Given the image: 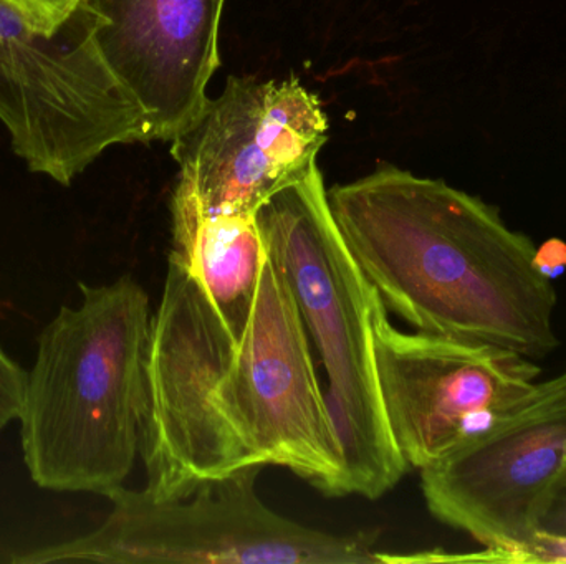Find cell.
I'll return each instance as SVG.
<instances>
[{
	"instance_id": "1",
	"label": "cell",
	"mask_w": 566,
	"mask_h": 564,
	"mask_svg": "<svg viewBox=\"0 0 566 564\" xmlns=\"http://www.w3.org/2000/svg\"><path fill=\"white\" fill-rule=\"evenodd\" d=\"M328 204L385 307L416 330L531 360L557 350L552 278L494 205L392 166L336 185Z\"/></svg>"
},
{
	"instance_id": "14",
	"label": "cell",
	"mask_w": 566,
	"mask_h": 564,
	"mask_svg": "<svg viewBox=\"0 0 566 564\" xmlns=\"http://www.w3.org/2000/svg\"><path fill=\"white\" fill-rule=\"evenodd\" d=\"M27 376L29 373L0 347V430L19 419Z\"/></svg>"
},
{
	"instance_id": "15",
	"label": "cell",
	"mask_w": 566,
	"mask_h": 564,
	"mask_svg": "<svg viewBox=\"0 0 566 564\" xmlns=\"http://www.w3.org/2000/svg\"><path fill=\"white\" fill-rule=\"evenodd\" d=\"M542 535L566 540V470L555 486L542 519Z\"/></svg>"
},
{
	"instance_id": "2",
	"label": "cell",
	"mask_w": 566,
	"mask_h": 564,
	"mask_svg": "<svg viewBox=\"0 0 566 564\" xmlns=\"http://www.w3.org/2000/svg\"><path fill=\"white\" fill-rule=\"evenodd\" d=\"M80 307H62L39 337L20 409L23 462L40 489L108 497L142 446L151 310L123 275L80 284Z\"/></svg>"
},
{
	"instance_id": "6",
	"label": "cell",
	"mask_w": 566,
	"mask_h": 564,
	"mask_svg": "<svg viewBox=\"0 0 566 564\" xmlns=\"http://www.w3.org/2000/svg\"><path fill=\"white\" fill-rule=\"evenodd\" d=\"M216 411L239 469L279 466L338 497L342 449L292 288L268 252L251 318L226 366Z\"/></svg>"
},
{
	"instance_id": "4",
	"label": "cell",
	"mask_w": 566,
	"mask_h": 564,
	"mask_svg": "<svg viewBox=\"0 0 566 564\" xmlns=\"http://www.w3.org/2000/svg\"><path fill=\"white\" fill-rule=\"evenodd\" d=\"M262 466L206 480L188 496L155 499L119 487L108 519L88 535L35 550L15 563L369 564L378 533L335 535L269 509L258 493Z\"/></svg>"
},
{
	"instance_id": "11",
	"label": "cell",
	"mask_w": 566,
	"mask_h": 564,
	"mask_svg": "<svg viewBox=\"0 0 566 564\" xmlns=\"http://www.w3.org/2000/svg\"><path fill=\"white\" fill-rule=\"evenodd\" d=\"M96 39L142 106L146 142L175 141L205 111L226 0H86Z\"/></svg>"
},
{
	"instance_id": "5",
	"label": "cell",
	"mask_w": 566,
	"mask_h": 564,
	"mask_svg": "<svg viewBox=\"0 0 566 564\" xmlns=\"http://www.w3.org/2000/svg\"><path fill=\"white\" fill-rule=\"evenodd\" d=\"M98 23L85 0L45 36L0 0V121L29 171L62 185L112 146L146 142L145 113L109 68Z\"/></svg>"
},
{
	"instance_id": "8",
	"label": "cell",
	"mask_w": 566,
	"mask_h": 564,
	"mask_svg": "<svg viewBox=\"0 0 566 564\" xmlns=\"http://www.w3.org/2000/svg\"><path fill=\"white\" fill-rule=\"evenodd\" d=\"M566 470V371L538 381L521 406L421 470L432 517L494 560L528 562Z\"/></svg>"
},
{
	"instance_id": "10",
	"label": "cell",
	"mask_w": 566,
	"mask_h": 564,
	"mask_svg": "<svg viewBox=\"0 0 566 564\" xmlns=\"http://www.w3.org/2000/svg\"><path fill=\"white\" fill-rule=\"evenodd\" d=\"M326 139L322 102L298 79L229 76L222 95L172 141V156L206 212L255 214L315 168Z\"/></svg>"
},
{
	"instance_id": "16",
	"label": "cell",
	"mask_w": 566,
	"mask_h": 564,
	"mask_svg": "<svg viewBox=\"0 0 566 564\" xmlns=\"http://www.w3.org/2000/svg\"><path fill=\"white\" fill-rule=\"evenodd\" d=\"M537 265L548 278L560 275L566 267V245L554 241L544 245V248H537Z\"/></svg>"
},
{
	"instance_id": "7",
	"label": "cell",
	"mask_w": 566,
	"mask_h": 564,
	"mask_svg": "<svg viewBox=\"0 0 566 564\" xmlns=\"http://www.w3.org/2000/svg\"><path fill=\"white\" fill-rule=\"evenodd\" d=\"M239 338L201 281L169 255L151 318L139 446L145 490L155 499L188 496L206 480L241 470L216 411V393Z\"/></svg>"
},
{
	"instance_id": "12",
	"label": "cell",
	"mask_w": 566,
	"mask_h": 564,
	"mask_svg": "<svg viewBox=\"0 0 566 564\" xmlns=\"http://www.w3.org/2000/svg\"><path fill=\"white\" fill-rule=\"evenodd\" d=\"M172 257L208 291L241 337L251 318L268 247L255 214H211L179 181L171 199Z\"/></svg>"
},
{
	"instance_id": "3",
	"label": "cell",
	"mask_w": 566,
	"mask_h": 564,
	"mask_svg": "<svg viewBox=\"0 0 566 564\" xmlns=\"http://www.w3.org/2000/svg\"><path fill=\"white\" fill-rule=\"evenodd\" d=\"M255 221L325 368L326 406L342 449L338 497L379 499L409 467L392 440L376 374L379 295L339 234L318 166L261 205Z\"/></svg>"
},
{
	"instance_id": "13",
	"label": "cell",
	"mask_w": 566,
	"mask_h": 564,
	"mask_svg": "<svg viewBox=\"0 0 566 564\" xmlns=\"http://www.w3.org/2000/svg\"><path fill=\"white\" fill-rule=\"evenodd\" d=\"M42 35H55L78 12L85 0H6Z\"/></svg>"
},
{
	"instance_id": "9",
	"label": "cell",
	"mask_w": 566,
	"mask_h": 564,
	"mask_svg": "<svg viewBox=\"0 0 566 564\" xmlns=\"http://www.w3.org/2000/svg\"><path fill=\"white\" fill-rule=\"evenodd\" d=\"M376 374L386 421L409 467L426 469L528 400L542 371L492 344L392 327L373 308Z\"/></svg>"
}]
</instances>
